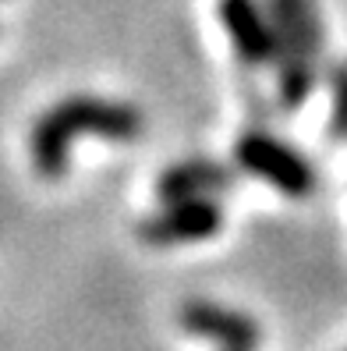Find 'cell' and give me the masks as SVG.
I'll return each mask as SVG.
<instances>
[{"label": "cell", "instance_id": "obj_5", "mask_svg": "<svg viewBox=\"0 0 347 351\" xmlns=\"http://www.w3.org/2000/svg\"><path fill=\"white\" fill-rule=\"evenodd\" d=\"M220 22L227 29L237 60L248 71H259L277 60V39H273V25L270 14L259 0H220L216 4Z\"/></svg>", "mask_w": 347, "mask_h": 351}, {"label": "cell", "instance_id": "obj_9", "mask_svg": "<svg viewBox=\"0 0 347 351\" xmlns=\"http://www.w3.org/2000/svg\"><path fill=\"white\" fill-rule=\"evenodd\" d=\"M241 93H244V103H248V110H252V114H259L262 121H270V117H273V107H266V103H262L266 96H262L259 89H252L248 82H244V86H241Z\"/></svg>", "mask_w": 347, "mask_h": 351}, {"label": "cell", "instance_id": "obj_10", "mask_svg": "<svg viewBox=\"0 0 347 351\" xmlns=\"http://www.w3.org/2000/svg\"><path fill=\"white\" fill-rule=\"evenodd\" d=\"M223 351H231V348H223Z\"/></svg>", "mask_w": 347, "mask_h": 351}, {"label": "cell", "instance_id": "obj_7", "mask_svg": "<svg viewBox=\"0 0 347 351\" xmlns=\"http://www.w3.org/2000/svg\"><path fill=\"white\" fill-rule=\"evenodd\" d=\"M237 184V171L209 156H192L185 163H174L159 174L156 195L159 202H185V199H213Z\"/></svg>", "mask_w": 347, "mask_h": 351}, {"label": "cell", "instance_id": "obj_6", "mask_svg": "<svg viewBox=\"0 0 347 351\" xmlns=\"http://www.w3.org/2000/svg\"><path fill=\"white\" fill-rule=\"evenodd\" d=\"M181 326L195 337H209L231 351H259V344H262V330L252 316L213 305V302H202V298H192L181 305Z\"/></svg>", "mask_w": 347, "mask_h": 351}, {"label": "cell", "instance_id": "obj_1", "mask_svg": "<svg viewBox=\"0 0 347 351\" xmlns=\"http://www.w3.org/2000/svg\"><path fill=\"white\" fill-rule=\"evenodd\" d=\"M78 135H96L110 142H135L142 135V114L131 103H114L103 96H68L50 107L32 128V167L43 178L68 174V153Z\"/></svg>", "mask_w": 347, "mask_h": 351}, {"label": "cell", "instance_id": "obj_2", "mask_svg": "<svg viewBox=\"0 0 347 351\" xmlns=\"http://www.w3.org/2000/svg\"><path fill=\"white\" fill-rule=\"evenodd\" d=\"M277 39V103L280 110H301L312 96L322 64V18L316 0H270L266 4Z\"/></svg>", "mask_w": 347, "mask_h": 351}, {"label": "cell", "instance_id": "obj_4", "mask_svg": "<svg viewBox=\"0 0 347 351\" xmlns=\"http://www.w3.org/2000/svg\"><path fill=\"white\" fill-rule=\"evenodd\" d=\"M223 227V210L216 199H185V202H167L156 217L138 223V238L156 249L170 245H188V241H206Z\"/></svg>", "mask_w": 347, "mask_h": 351}, {"label": "cell", "instance_id": "obj_8", "mask_svg": "<svg viewBox=\"0 0 347 351\" xmlns=\"http://www.w3.org/2000/svg\"><path fill=\"white\" fill-rule=\"evenodd\" d=\"M330 138H347V60H337L330 68Z\"/></svg>", "mask_w": 347, "mask_h": 351}, {"label": "cell", "instance_id": "obj_3", "mask_svg": "<svg viewBox=\"0 0 347 351\" xmlns=\"http://www.w3.org/2000/svg\"><path fill=\"white\" fill-rule=\"evenodd\" d=\"M234 160H237L241 171L270 181L277 192L291 195V199H305L316 189V171L309 167V160H305L294 146L280 142L277 135L262 132V128H252L237 138Z\"/></svg>", "mask_w": 347, "mask_h": 351}]
</instances>
